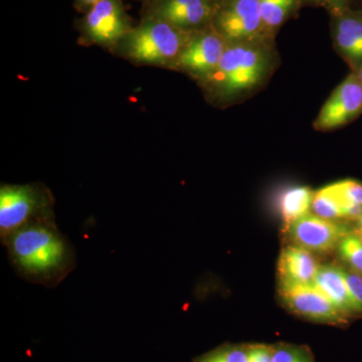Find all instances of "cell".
<instances>
[{"mask_svg":"<svg viewBox=\"0 0 362 362\" xmlns=\"http://www.w3.org/2000/svg\"><path fill=\"white\" fill-rule=\"evenodd\" d=\"M342 272L349 288L354 314H362V274L343 268Z\"/></svg>","mask_w":362,"mask_h":362,"instance_id":"21","label":"cell"},{"mask_svg":"<svg viewBox=\"0 0 362 362\" xmlns=\"http://www.w3.org/2000/svg\"><path fill=\"white\" fill-rule=\"evenodd\" d=\"M262 20L269 28H276L284 21L294 0H259Z\"/></svg>","mask_w":362,"mask_h":362,"instance_id":"18","label":"cell"},{"mask_svg":"<svg viewBox=\"0 0 362 362\" xmlns=\"http://www.w3.org/2000/svg\"><path fill=\"white\" fill-rule=\"evenodd\" d=\"M195 362H247L246 347L225 346L213 350Z\"/></svg>","mask_w":362,"mask_h":362,"instance_id":"19","label":"cell"},{"mask_svg":"<svg viewBox=\"0 0 362 362\" xmlns=\"http://www.w3.org/2000/svg\"><path fill=\"white\" fill-rule=\"evenodd\" d=\"M312 211L316 216L326 220H344L342 204L339 197L333 192L330 185H326L314 194Z\"/></svg>","mask_w":362,"mask_h":362,"instance_id":"16","label":"cell"},{"mask_svg":"<svg viewBox=\"0 0 362 362\" xmlns=\"http://www.w3.org/2000/svg\"><path fill=\"white\" fill-rule=\"evenodd\" d=\"M262 23L259 0H235L218 21L221 35L235 42L254 37Z\"/></svg>","mask_w":362,"mask_h":362,"instance_id":"10","label":"cell"},{"mask_svg":"<svg viewBox=\"0 0 362 362\" xmlns=\"http://www.w3.org/2000/svg\"><path fill=\"white\" fill-rule=\"evenodd\" d=\"M340 258L350 267V270L362 274V237L349 233L337 247Z\"/></svg>","mask_w":362,"mask_h":362,"instance_id":"17","label":"cell"},{"mask_svg":"<svg viewBox=\"0 0 362 362\" xmlns=\"http://www.w3.org/2000/svg\"><path fill=\"white\" fill-rule=\"evenodd\" d=\"M269 56L258 47L237 44L226 47L220 64L206 82L214 96L232 99L259 84L268 71Z\"/></svg>","mask_w":362,"mask_h":362,"instance_id":"2","label":"cell"},{"mask_svg":"<svg viewBox=\"0 0 362 362\" xmlns=\"http://www.w3.org/2000/svg\"><path fill=\"white\" fill-rule=\"evenodd\" d=\"M209 14L211 8L206 0H160L154 9L153 18L185 30L202 25Z\"/></svg>","mask_w":362,"mask_h":362,"instance_id":"12","label":"cell"},{"mask_svg":"<svg viewBox=\"0 0 362 362\" xmlns=\"http://www.w3.org/2000/svg\"><path fill=\"white\" fill-rule=\"evenodd\" d=\"M357 76H358L359 80L361 81L362 83V66L361 68H358V70L356 71Z\"/></svg>","mask_w":362,"mask_h":362,"instance_id":"25","label":"cell"},{"mask_svg":"<svg viewBox=\"0 0 362 362\" xmlns=\"http://www.w3.org/2000/svg\"><path fill=\"white\" fill-rule=\"evenodd\" d=\"M226 47L223 35L204 33L188 40L176 64L195 77L206 80L220 64Z\"/></svg>","mask_w":362,"mask_h":362,"instance_id":"9","label":"cell"},{"mask_svg":"<svg viewBox=\"0 0 362 362\" xmlns=\"http://www.w3.org/2000/svg\"><path fill=\"white\" fill-rule=\"evenodd\" d=\"M272 362H313V359L299 347L278 346L274 349Z\"/></svg>","mask_w":362,"mask_h":362,"instance_id":"22","label":"cell"},{"mask_svg":"<svg viewBox=\"0 0 362 362\" xmlns=\"http://www.w3.org/2000/svg\"><path fill=\"white\" fill-rule=\"evenodd\" d=\"M287 228L295 245L317 252L335 249L343 238L350 233L343 223L311 213L294 221Z\"/></svg>","mask_w":362,"mask_h":362,"instance_id":"7","label":"cell"},{"mask_svg":"<svg viewBox=\"0 0 362 362\" xmlns=\"http://www.w3.org/2000/svg\"><path fill=\"white\" fill-rule=\"evenodd\" d=\"M319 266L312 252L290 245L282 250L279 258V280L290 284H312Z\"/></svg>","mask_w":362,"mask_h":362,"instance_id":"11","label":"cell"},{"mask_svg":"<svg viewBox=\"0 0 362 362\" xmlns=\"http://www.w3.org/2000/svg\"><path fill=\"white\" fill-rule=\"evenodd\" d=\"M312 284L315 286L343 315L349 317L354 314L341 267L319 266Z\"/></svg>","mask_w":362,"mask_h":362,"instance_id":"13","label":"cell"},{"mask_svg":"<svg viewBox=\"0 0 362 362\" xmlns=\"http://www.w3.org/2000/svg\"><path fill=\"white\" fill-rule=\"evenodd\" d=\"M247 362H272L274 349L268 345L257 344L247 347Z\"/></svg>","mask_w":362,"mask_h":362,"instance_id":"23","label":"cell"},{"mask_svg":"<svg viewBox=\"0 0 362 362\" xmlns=\"http://www.w3.org/2000/svg\"><path fill=\"white\" fill-rule=\"evenodd\" d=\"M335 1H341V0H335Z\"/></svg>","mask_w":362,"mask_h":362,"instance_id":"27","label":"cell"},{"mask_svg":"<svg viewBox=\"0 0 362 362\" xmlns=\"http://www.w3.org/2000/svg\"><path fill=\"white\" fill-rule=\"evenodd\" d=\"M54 220L52 199L37 185H1L0 238L2 242L16 230L35 221Z\"/></svg>","mask_w":362,"mask_h":362,"instance_id":"4","label":"cell"},{"mask_svg":"<svg viewBox=\"0 0 362 362\" xmlns=\"http://www.w3.org/2000/svg\"><path fill=\"white\" fill-rule=\"evenodd\" d=\"M361 237H362V230H361Z\"/></svg>","mask_w":362,"mask_h":362,"instance_id":"28","label":"cell"},{"mask_svg":"<svg viewBox=\"0 0 362 362\" xmlns=\"http://www.w3.org/2000/svg\"><path fill=\"white\" fill-rule=\"evenodd\" d=\"M85 30L93 42L113 45L129 33L126 14L119 0H101L90 7L85 18Z\"/></svg>","mask_w":362,"mask_h":362,"instance_id":"8","label":"cell"},{"mask_svg":"<svg viewBox=\"0 0 362 362\" xmlns=\"http://www.w3.org/2000/svg\"><path fill=\"white\" fill-rule=\"evenodd\" d=\"M362 112V83L356 73L333 90L315 121L319 130H330L354 120Z\"/></svg>","mask_w":362,"mask_h":362,"instance_id":"6","label":"cell"},{"mask_svg":"<svg viewBox=\"0 0 362 362\" xmlns=\"http://www.w3.org/2000/svg\"><path fill=\"white\" fill-rule=\"evenodd\" d=\"M331 188L342 202H351L362 206V183L354 180H344L331 183Z\"/></svg>","mask_w":362,"mask_h":362,"instance_id":"20","label":"cell"},{"mask_svg":"<svg viewBox=\"0 0 362 362\" xmlns=\"http://www.w3.org/2000/svg\"><path fill=\"white\" fill-rule=\"evenodd\" d=\"M279 293L290 310L298 315L322 323H344L343 315L313 284L279 283Z\"/></svg>","mask_w":362,"mask_h":362,"instance_id":"5","label":"cell"},{"mask_svg":"<svg viewBox=\"0 0 362 362\" xmlns=\"http://www.w3.org/2000/svg\"><path fill=\"white\" fill-rule=\"evenodd\" d=\"M314 192L308 187H292L279 197L278 206L281 218L289 226L302 216L310 214Z\"/></svg>","mask_w":362,"mask_h":362,"instance_id":"15","label":"cell"},{"mask_svg":"<svg viewBox=\"0 0 362 362\" xmlns=\"http://www.w3.org/2000/svg\"><path fill=\"white\" fill-rule=\"evenodd\" d=\"M2 243L18 273L33 282H61L75 265L73 249L54 218L23 226Z\"/></svg>","mask_w":362,"mask_h":362,"instance_id":"1","label":"cell"},{"mask_svg":"<svg viewBox=\"0 0 362 362\" xmlns=\"http://www.w3.org/2000/svg\"><path fill=\"white\" fill-rule=\"evenodd\" d=\"M83 6H88L92 7L95 6V4H98V2L101 1V0H78Z\"/></svg>","mask_w":362,"mask_h":362,"instance_id":"24","label":"cell"},{"mask_svg":"<svg viewBox=\"0 0 362 362\" xmlns=\"http://www.w3.org/2000/svg\"><path fill=\"white\" fill-rule=\"evenodd\" d=\"M123 40L127 56L148 65L177 63L188 42L180 30L156 18L144 21Z\"/></svg>","mask_w":362,"mask_h":362,"instance_id":"3","label":"cell"},{"mask_svg":"<svg viewBox=\"0 0 362 362\" xmlns=\"http://www.w3.org/2000/svg\"><path fill=\"white\" fill-rule=\"evenodd\" d=\"M335 42L345 58L354 65L362 66V18L345 16L338 21Z\"/></svg>","mask_w":362,"mask_h":362,"instance_id":"14","label":"cell"},{"mask_svg":"<svg viewBox=\"0 0 362 362\" xmlns=\"http://www.w3.org/2000/svg\"><path fill=\"white\" fill-rule=\"evenodd\" d=\"M359 225H361V230H362V216H361V218L358 220Z\"/></svg>","mask_w":362,"mask_h":362,"instance_id":"26","label":"cell"}]
</instances>
